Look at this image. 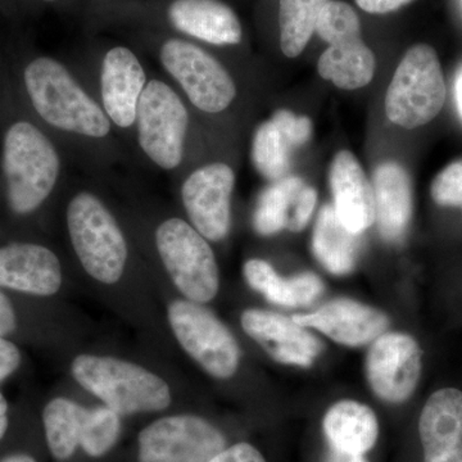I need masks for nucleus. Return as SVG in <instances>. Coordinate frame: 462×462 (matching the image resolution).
<instances>
[{
	"label": "nucleus",
	"instance_id": "16",
	"mask_svg": "<svg viewBox=\"0 0 462 462\" xmlns=\"http://www.w3.org/2000/svg\"><path fill=\"white\" fill-rule=\"evenodd\" d=\"M424 462H462V392L443 388L422 407L419 420Z\"/></svg>",
	"mask_w": 462,
	"mask_h": 462
},
{
	"label": "nucleus",
	"instance_id": "27",
	"mask_svg": "<svg viewBox=\"0 0 462 462\" xmlns=\"http://www.w3.org/2000/svg\"><path fill=\"white\" fill-rule=\"evenodd\" d=\"M294 147L284 132L273 120L257 127L252 142V161L258 172L267 180L287 178Z\"/></svg>",
	"mask_w": 462,
	"mask_h": 462
},
{
	"label": "nucleus",
	"instance_id": "30",
	"mask_svg": "<svg viewBox=\"0 0 462 462\" xmlns=\"http://www.w3.org/2000/svg\"><path fill=\"white\" fill-rule=\"evenodd\" d=\"M245 276L249 287L263 293L270 302L285 307H296L291 278L284 279L263 260H249L245 264Z\"/></svg>",
	"mask_w": 462,
	"mask_h": 462
},
{
	"label": "nucleus",
	"instance_id": "12",
	"mask_svg": "<svg viewBox=\"0 0 462 462\" xmlns=\"http://www.w3.org/2000/svg\"><path fill=\"white\" fill-rule=\"evenodd\" d=\"M366 373L376 396L385 402L402 403L420 380V346L407 334H382L367 354Z\"/></svg>",
	"mask_w": 462,
	"mask_h": 462
},
{
	"label": "nucleus",
	"instance_id": "6",
	"mask_svg": "<svg viewBox=\"0 0 462 462\" xmlns=\"http://www.w3.org/2000/svg\"><path fill=\"white\" fill-rule=\"evenodd\" d=\"M446 102V84L437 51L416 44L398 65L385 96V114L403 129L424 126L439 115Z\"/></svg>",
	"mask_w": 462,
	"mask_h": 462
},
{
	"label": "nucleus",
	"instance_id": "19",
	"mask_svg": "<svg viewBox=\"0 0 462 462\" xmlns=\"http://www.w3.org/2000/svg\"><path fill=\"white\" fill-rule=\"evenodd\" d=\"M167 18L173 29L212 45H236L243 29L236 12L221 0H172Z\"/></svg>",
	"mask_w": 462,
	"mask_h": 462
},
{
	"label": "nucleus",
	"instance_id": "15",
	"mask_svg": "<svg viewBox=\"0 0 462 462\" xmlns=\"http://www.w3.org/2000/svg\"><path fill=\"white\" fill-rule=\"evenodd\" d=\"M293 320L348 346L374 342L388 328V318L383 312L352 300H330L311 314L293 316Z\"/></svg>",
	"mask_w": 462,
	"mask_h": 462
},
{
	"label": "nucleus",
	"instance_id": "33",
	"mask_svg": "<svg viewBox=\"0 0 462 462\" xmlns=\"http://www.w3.org/2000/svg\"><path fill=\"white\" fill-rule=\"evenodd\" d=\"M291 282L296 307L311 305L324 291L321 279L312 273H302L291 276Z\"/></svg>",
	"mask_w": 462,
	"mask_h": 462
},
{
	"label": "nucleus",
	"instance_id": "37",
	"mask_svg": "<svg viewBox=\"0 0 462 462\" xmlns=\"http://www.w3.org/2000/svg\"><path fill=\"white\" fill-rule=\"evenodd\" d=\"M16 314L5 293L0 291V337L8 336L16 329Z\"/></svg>",
	"mask_w": 462,
	"mask_h": 462
},
{
	"label": "nucleus",
	"instance_id": "2",
	"mask_svg": "<svg viewBox=\"0 0 462 462\" xmlns=\"http://www.w3.org/2000/svg\"><path fill=\"white\" fill-rule=\"evenodd\" d=\"M3 173L12 211L29 215L42 205L56 188L62 160L53 142L29 121H16L3 139Z\"/></svg>",
	"mask_w": 462,
	"mask_h": 462
},
{
	"label": "nucleus",
	"instance_id": "3",
	"mask_svg": "<svg viewBox=\"0 0 462 462\" xmlns=\"http://www.w3.org/2000/svg\"><path fill=\"white\" fill-rule=\"evenodd\" d=\"M71 372L81 387L120 416L161 411L171 403V391L165 380L139 365L81 355L72 363Z\"/></svg>",
	"mask_w": 462,
	"mask_h": 462
},
{
	"label": "nucleus",
	"instance_id": "32",
	"mask_svg": "<svg viewBox=\"0 0 462 462\" xmlns=\"http://www.w3.org/2000/svg\"><path fill=\"white\" fill-rule=\"evenodd\" d=\"M272 120L281 127L296 148L305 145L311 139L312 121L306 116H296L291 111L282 109L273 114Z\"/></svg>",
	"mask_w": 462,
	"mask_h": 462
},
{
	"label": "nucleus",
	"instance_id": "4",
	"mask_svg": "<svg viewBox=\"0 0 462 462\" xmlns=\"http://www.w3.org/2000/svg\"><path fill=\"white\" fill-rule=\"evenodd\" d=\"M66 217L72 247L85 272L103 284L120 281L129 249L108 207L96 194L81 190L69 200Z\"/></svg>",
	"mask_w": 462,
	"mask_h": 462
},
{
	"label": "nucleus",
	"instance_id": "39",
	"mask_svg": "<svg viewBox=\"0 0 462 462\" xmlns=\"http://www.w3.org/2000/svg\"><path fill=\"white\" fill-rule=\"evenodd\" d=\"M8 430V403L5 396L0 393V439L5 437Z\"/></svg>",
	"mask_w": 462,
	"mask_h": 462
},
{
	"label": "nucleus",
	"instance_id": "5",
	"mask_svg": "<svg viewBox=\"0 0 462 462\" xmlns=\"http://www.w3.org/2000/svg\"><path fill=\"white\" fill-rule=\"evenodd\" d=\"M189 124V111L175 88L161 79H149L134 126L149 162L162 171H176L184 162Z\"/></svg>",
	"mask_w": 462,
	"mask_h": 462
},
{
	"label": "nucleus",
	"instance_id": "17",
	"mask_svg": "<svg viewBox=\"0 0 462 462\" xmlns=\"http://www.w3.org/2000/svg\"><path fill=\"white\" fill-rule=\"evenodd\" d=\"M62 285V267L54 252L33 243L0 247V287L33 296H53Z\"/></svg>",
	"mask_w": 462,
	"mask_h": 462
},
{
	"label": "nucleus",
	"instance_id": "9",
	"mask_svg": "<svg viewBox=\"0 0 462 462\" xmlns=\"http://www.w3.org/2000/svg\"><path fill=\"white\" fill-rule=\"evenodd\" d=\"M169 321L184 351L209 375L231 378L239 366L238 343L230 330L200 303L173 300Z\"/></svg>",
	"mask_w": 462,
	"mask_h": 462
},
{
	"label": "nucleus",
	"instance_id": "24",
	"mask_svg": "<svg viewBox=\"0 0 462 462\" xmlns=\"http://www.w3.org/2000/svg\"><path fill=\"white\" fill-rule=\"evenodd\" d=\"M305 187V181L297 176L273 181L258 197L254 215V230L260 236H270L289 229Z\"/></svg>",
	"mask_w": 462,
	"mask_h": 462
},
{
	"label": "nucleus",
	"instance_id": "8",
	"mask_svg": "<svg viewBox=\"0 0 462 462\" xmlns=\"http://www.w3.org/2000/svg\"><path fill=\"white\" fill-rule=\"evenodd\" d=\"M158 60L188 102L199 111L221 114L236 99V85L229 71L194 42L167 39L158 51Z\"/></svg>",
	"mask_w": 462,
	"mask_h": 462
},
{
	"label": "nucleus",
	"instance_id": "18",
	"mask_svg": "<svg viewBox=\"0 0 462 462\" xmlns=\"http://www.w3.org/2000/svg\"><path fill=\"white\" fill-rule=\"evenodd\" d=\"M334 209L340 223L351 233L361 236L375 223L373 184L355 154L340 151L334 157L329 172Z\"/></svg>",
	"mask_w": 462,
	"mask_h": 462
},
{
	"label": "nucleus",
	"instance_id": "7",
	"mask_svg": "<svg viewBox=\"0 0 462 462\" xmlns=\"http://www.w3.org/2000/svg\"><path fill=\"white\" fill-rule=\"evenodd\" d=\"M156 247L182 296L200 305L214 300L220 279L214 251L205 236L181 218H167L157 227Z\"/></svg>",
	"mask_w": 462,
	"mask_h": 462
},
{
	"label": "nucleus",
	"instance_id": "42",
	"mask_svg": "<svg viewBox=\"0 0 462 462\" xmlns=\"http://www.w3.org/2000/svg\"><path fill=\"white\" fill-rule=\"evenodd\" d=\"M44 2H56V0H44Z\"/></svg>",
	"mask_w": 462,
	"mask_h": 462
},
{
	"label": "nucleus",
	"instance_id": "13",
	"mask_svg": "<svg viewBox=\"0 0 462 462\" xmlns=\"http://www.w3.org/2000/svg\"><path fill=\"white\" fill-rule=\"evenodd\" d=\"M142 60L124 45L111 48L100 65V105L117 129H134L143 91L148 84Z\"/></svg>",
	"mask_w": 462,
	"mask_h": 462
},
{
	"label": "nucleus",
	"instance_id": "29",
	"mask_svg": "<svg viewBox=\"0 0 462 462\" xmlns=\"http://www.w3.org/2000/svg\"><path fill=\"white\" fill-rule=\"evenodd\" d=\"M315 32L328 44L361 36V23L351 5L330 0L322 8Z\"/></svg>",
	"mask_w": 462,
	"mask_h": 462
},
{
	"label": "nucleus",
	"instance_id": "20",
	"mask_svg": "<svg viewBox=\"0 0 462 462\" xmlns=\"http://www.w3.org/2000/svg\"><path fill=\"white\" fill-rule=\"evenodd\" d=\"M372 184L379 233L388 242H398L411 223V179L402 166L385 162L376 167Z\"/></svg>",
	"mask_w": 462,
	"mask_h": 462
},
{
	"label": "nucleus",
	"instance_id": "34",
	"mask_svg": "<svg viewBox=\"0 0 462 462\" xmlns=\"http://www.w3.org/2000/svg\"><path fill=\"white\" fill-rule=\"evenodd\" d=\"M209 462H266L258 449L249 443H238L224 448Z\"/></svg>",
	"mask_w": 462,
	"mask_h": 462
},
{
	"label": "nucleus",
	"instance_id": "31",
	"mask_svg": "<svg viewBox=\"0 0 462 462\" xmlns=\"http://www.w3.org/2000/svg\"><path fill=\"white\" fill-rule=\"evenodd\" d=\"M431 199L440 207L462 209V160L446 166L431 182Z\"/></svg>",
	"mask_w": 462,
	"mask_h": 462
},
{
	"label": "nucleus",
	"instance_id": "35",
	"mask_svg": "<svg viewBox=\"0 0 462 462\" xmlns=\"http://www.w3.org/2000/svg\"><path fill=\"white\" fill-rule=\"evenodd\" d=\"M21 364V354L16 346L0 337V383L16 372Z\"/></svg>",
	"mask_w": 462,
	"mask_h": 462
},
{
	"label": "nucleus",
	"instance_id": "21",
	"mask_svg": "<svg viewBox=\"0 0 462 462\" xmlns=\"http://www.w3.org/2000/svg\"><path fill=\"white\" fill-rule=\"evenodd\" d=\"M322 428L331 448L345 454H366L379 436V422L373 410L351 400L333 404L325 413Z\"/></svg>",
	"mask_w": 462,
	"mask_h": 462
},
{
	"label": "nucleus",
	"instance_id": "40",
	"mask_svg": "<svg viewBox=\"0 0 462 462\" xmlns=\"http://www.w3.org/2000/svg\"><path fill=\"white\" fill-rule=\"evenodd\" d=\"M329 462H367V460L364 457V455L345 454V452L333 449Z\"/></svg>",
	"mask_w": 462,
	"mask_h": 462
},
{
	"label": "nucleus",
	"instance_id": "22",
	"mask_svg": "<svg viewBox=\"0 0 462 462\" xmlns=\"http://www.w3.org/2000/svg\"><path fill=\"white\" fill-rule=\"evenodd\" d=\"M375 67V56L361 36L333 42L318 62L319 75L343 90L366 87L373 80Z\"/></svg>",
	"mask_w": 462,
	"mask_h": 462
},
{
	"label": "nucleus",
	"instance_id": "43",
	"mask_svg": "<svg viewBox=\"0 0 462 462\" xmlns=\"http://www.w3.org/2000/svg\"><path fill=\"white\" fill-rule=\"evenodd\" d=\"M461 5H462V0H461Z\"/></svg>",
	"mask_w": 462,
	"mask_h": 462
},
{
	"label": "nucleus",
	"instance_id": "28",
	"mask_svg": "<svg viewBox=\"0 0 462 462\" xmlns=\"http://www.w3.org/2000/svg\"><path fill=\"white\" fill-rule=\"evenodd\" d=\"M121 433L120 415L108 406L84 409L80 446L91 457L107 454Z\"/></svg>",
	"mask_w": 462,
	"mask_h": 462
},
{
	"label": "nucleus",
	"instance_id": "25",
	"mask_svg": "<svg viewBox=\"0 0 462 462\" xmlns=\"http://www.w3.org/2000/svg\"><path fill=\"white\" fill-rule=\"evenodd\" d=\"M84 407L67 398H54L42 412L45 437L51 455L66 460L80 446Z\"/></svg>",
	"mask_w": 462,
	"mask_h": 462
},
{
	"label": "nucleus",
	"instance_id": "26",
	"mask_svg": "<svg viewBox=\"0 0 462 462\" xmlns=\"http://www.w3.org/2000/svg\"><path fill=\"white\" fill-rule=\"evenodd\" d=\"M328 2L330 0H281L279 25L281 48L285 57L296 58L305 51Z\"/></svg>",
	"mask_w": 462,
	"mask_h": 462
},
{
	"label": "nucleus",
	"instance_id": "38",
	"mask_svg": "<svg viewBox=\"0 0 462 462\" xmlns=\"http://www.w3.org/2000/svg\"><path fill=\"white\" fill-rule=\"evenodd\" d=\"M454 90L456 107H457L458 115L462 118V65L456 71Z\"/></svg>",
	"mask_w": 462,
	"mask_h": 462
},
{
	"label": "nucleus",
	"instance_id": "41",
	"mask_svg": "<svg viewBox=\"0 0 462 462\" xmlns=\"http://www.w3.org/2000/svg\"><path fill=\"white\" fill-rule=\"evenodd\" d=\"M0 462H36L35 458L32 456L25 454H17L7 456V457L2 458Z\"/></svg>",
	"mask_w": 462,
	"mask_h": 462
},
{
	"label": "nucleus",
	"instance_id": "11",
	"mask_svg": "<svg viewBox=\"0 0 462 462\" xmlns=\"http://www.w3.org/2000/svg\"><path fill=\"white\" fill-rule=\"evenodd\" d=\"M236 172L224 162L197 167L181 184V200L190 225L209 242L226 238Z\"/></svg>",
	"mask_w": 462,
	"mask_h": 462
},
{
	"label": "nucleus",
	"instance_id": "1",
	"mask_svg": "<svg viewBox=\"0 0 462 462\" xmlns=\"http://www.w3.org/2000/svg\"><path fill=\"white\" fill-rule=\"evenodd\" d=\"M23 83L36 114L53 129L88 142L111 136L114 125L100 102L60 60L35 58L23 71Z\"/></svg>",
	"mask_w": 462,
	"mask_h": 462
},
{
	"label": "nucleus",
	"instance_id": "23",
	"mask_svg": "<svg viewBox=\"0 0 462 462\" xmlns=\"http://www.w3.org/2000/svg\"><path fill=\"white\" fill-rule=\"evenodd\" d=\"M312 249L319 263L334 275H346L355 269L360 249V236L340 223L334 206L325 205L316 220Z\"/></svg>",
	"mask_w": 462,
	"mask_h": 462
},
{
	"label": "nucleus",
	"instance_id": "10",
	"mask_svg": "<svg viewBox=\"0 0 462 462\" xmlns=\"http://www.w3.org/2000/svg\"><path fill=\"white\" fill-rule=\"evenodd\" d=\"M225 445L223 433L205 419L167 416L139 434V462H209Z\"/></svg>",
	"mask_w": 462,
	"mask_h": 462
},
{
	"label": "nucleus",
	"instance_id": "36",
	"mask_svg": "<svg viewBox=\"0 0 462 462\" xmlns=\"http://www.w3.org/2000/svg\"><path fill=\"white\" fill-rule=\"evenodd\" d=\"M355 2L367 14H385L410 5L413 0H355Z\"/></svg>",
	"mask_w": 462,
	"mask_h": 462
},
{
	"label": "nucleus",
	"instance_id": "14",
	"mask_svg": "<svg viewBox=\"0 0 462 462\" xmlns=\"http://www.w3.org/2000/svg\"><path fill=\"white\" fill-rule=\"evenodd\" d=\"M242 327L273 360L282 364L311 366L321 351L320 342L306 328L275 312L247 310L242 315Z\"/></svg>",
	"mask_w": 462,
	"mask_h": 462
}]
</instances>
